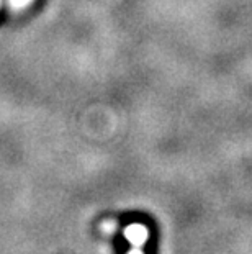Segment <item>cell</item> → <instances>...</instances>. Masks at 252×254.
<instances>
[{"instance_id":"cell-1","label":"cell","mask_w":252,"mask_h":254,"mask_svg":"<svg viewBox=\"0 0 252 254\" xmlns=\"http://www.w3.org/2000/svg\"><path fill=\"white\" fill-rule=\"evenodd\" d=\"M125 236L126 240L131 243V245H136V246H144L149 238V231L144 225L141 223H133L130 226H126L125 230Z\"/></svg>"},{"instance_id":"cell-2","label":"cell","mask_w":252,"mask_h":254,"mask_svg":"<svg viewBox=\"0 0 252 254\" xmlns=\"http://www.w3.org/2000/svg\"><path fill=\"white\" fill-rule=\"evenodd\" d=\"M31 2H33V0H8V5L13 10H23L28 7Z\"/></svg>"},{"instance_id":"cell-3","label":"cell","mask_w":252,"mask_h":254,"mask_svg":"<svg viewBox=\"0 0 252 254\" xmlns=\"http://www.w3.org/2000/svg\"><path fill=\"white\" fill-rule=\"evenodd\" d=\"M118 226V223L116 221H111V220H108V221H103V223L100 225V228L105 231V233H111V231H113L115 228Z\"/></svg>"},{"instance_id":"cell-4","label":"cell","mask_w":252,"mask_h":254,"mask_svg":"<svg viewBox=\"0 0 252 254\" xmlns=\"http://www.w3.org/2000/svg\"><path fill=\"white\" fill-rule=\"evenodd\" d=\"M0 2H2V0H0Z\"/></svg>"}]
</instances>
